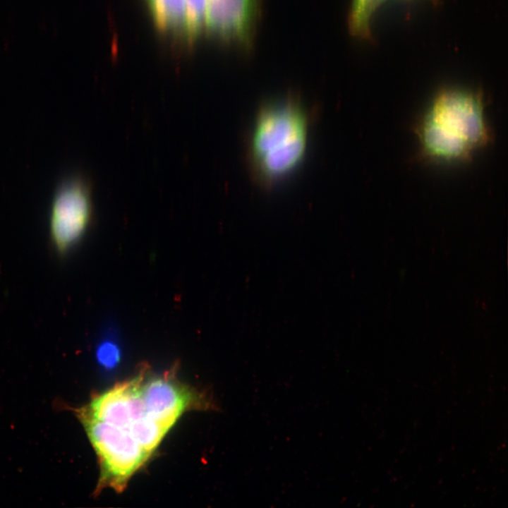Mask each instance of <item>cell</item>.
Wrapping results in <instances>:
<instances>
[{
  "mask_svg": "<svg viewBox=\"0 0 508 508\" xmlns=\"http://www.w3.org/2000/svg\"><path fill=\"white\" fill-rule=\"evenodd\" d=\"M307 131V114L298 101L288 98L263 106L249 148L255 177L270 186L291 173L303 158Z\"/></svg>",
  "mask_w": 508,
  "mask_h": 508,
  "instance_id": "cell-1",
  "label": "cell"
},
{
  "mask_svg": "<svg viewBox=\"0 0 508 508\" xmlns=\"http://www.w3.org/2000/svg\"><path fill=\"white\" fill-rule=\"evenodd\" d=\"M420 136L424 151L433 157H467L488 138L481 100L461 91L440 94L423 121Z\"/></svg>",
  "mask_w": 508,
  "mask_h": 508,
  "instance_id": "cell-2",
  "label": "cell"
},
{
  "mask_svg": "<svg viewBox=\"0 0 508 508\" xmlns=\"http://www.w3.org/2000/svg\"><path fill=\"white\" fill-rule=\"evenodd\" d=\"M101 465L98 487L122 490L150 455L126 430L76 411Z\"/></svg>",
  "mask_w": 508,
  "mask_h": 508,
  "instance_id": "cell-3",
  "label": "cell"
},
{
  "mask_svg": "<svg viewBox=\"0 0 508 508\" xmlns=\"http://www.w3.org/2000/svg\"><path fill=\"white\" fill-rule=\"evenodd\" d=\"M91 214L90 196L87 187L78 179L63 183L52 202L50 236L60 253L66 252L82 236Z\"/></svg>",
  "mask_w": 508,
  "mask_h": 508,
  "instance_id": "cell-4",
  "label": "cell"
},
{
  "mask_svg": "<svg viewBox=\"0 0 508 508\" xmlns=\"http://www.w3.org/2000/svg\"><path fill=\"white\" fill-rule=\"evenodd\" d=\"M140 390L147 415L167 431L189 408H212L210 399L197 395L193 390L169 376L147 380L142 375Z\"/></svg>",
  "mask_w": 508,
  "mask_h": 508,
  "instance_id": "cell-5",
  "label": "cell"
},
{
  "mask_svg": "<svg viewBox=\"0 0 508 508\" xmlns=\"http://www.w3.org/2000/svg\"><path fill=\"white\" fill-rule=\"evenodd\" d=\"M255 8V0H207L205 23L221 36L247 42Z\"/></svg>",
  "mask_w": 508,
  "mask_h": 508,
  "instance_id": "cell-6",
  "label": "cell"
},
{
  "mask_svg": "<svg viewBox=\"0 0 508 508\" xmlns=\"http://www.w3.org/2000/svg\"><path fill=\"white\" fill-rule=\"evenodd\" d=\"M153 18L162 28H181L185 30V0H147Z\"/></svg>",
  "mask_w": 508,
  "mask_h": 508,
  "instance_id": "cell-7",
  "label": "cell"
},
{
  "mask_svg": "<svg viewBox=\"0 0 508 508\" xmlns=\"http://www.w3.org/2000/svg\"><path fill=\"white\" fill-rule=\"evenodd\" d=\"M382 4V0H352L349 20L351 33L361 38H369L372 17Z\"/></svg>",
  "mask_w": 508,
  "mask_h": 508,
  "instance_id": "cell-8",
  "label": "cell"
},
{
  "mask_svg": "<svg viewBox=\"0 0 508 508\" xmlns=\"http://www.w3.org/2000/svg\"><path fill=\"white\" fill-rule=\"evenodd\" d=\"M185 31L189 35L197 34L205 19L207 0H185Z\"/></svg>",
  "mask_w": 508,
  "mask_h": 508,
  "instance_id": "cell-9",
  "label": "cell"
},
{
  "mask_svg": "<svg viewBox=\"0 0 508 508\" xmlns=\"http://www.w3.org/2000/svg\"><path fill=\"white\" fill-rule=\"evenodd\" d=\"M119 350L112 344H104L99 349V360L106 367L110 368L115 365L119 361Z\"/></svg>",
  "mask_w": 508,
  "mask_h": 508,
  "instance_id": "cell-10",
  "label": "cell"
},
{
  "mask_svg": "<svg viewBox=\"0 0 508 508\" xmlns=\"http://www.w3.org/2000/svg\"><path fill=\"white\" fill-rule=\"evenodd\" d=\"M387 0H382V3L383 4Z\"/></svg>",
  "mask_w": 508,
  "mask_h": 508,
  "instance_id": "cell-11",
  "label": "cell"
}]
</instances>
